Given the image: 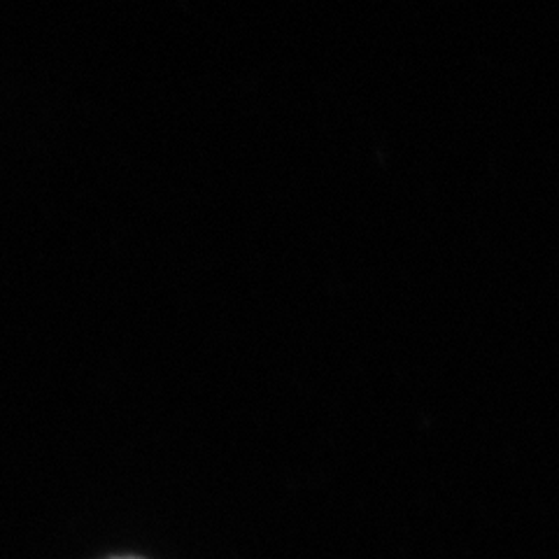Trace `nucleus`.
<instances>
[{
	"instance_id": "obj_1",
	"label": "nucleus",
	"mask_w": 559,
	"mask_h": 559,
	"mask_svg": "<svg viewBox=\"0 0 559 559\" xmlns=\"http://www.w3.org/2000/svg\"><path fill=\"white\" fill-rule=\"evenodd\" d=\"M108 559H143V557H135V555H115V557H108Z\"/></svg>"
}]
</instances>
